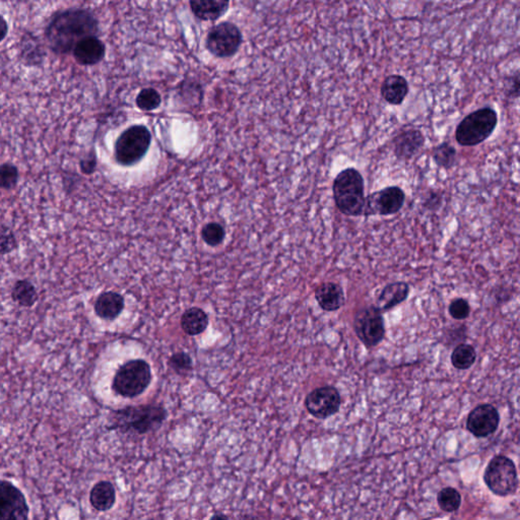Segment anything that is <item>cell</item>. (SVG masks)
Instances as JSON below:
<instances>
[{
	"instance_id": "1",
	"label": "cell",
	"mask_w": 520,
	"mask_h": 520,
	"mask_svg": "<svg viewBox=\"0 0 520 520\" xmlns=\"http://www.w3.org/2000/svg\"><path fill=\"white\" fill-rule=\"evenodd\" d=\"M98 32V20L91 11L70 9L53 16L46 28V39L54 53L68 54L78 42Z\"/></svg>"
},
{
	"instance_id": "2",
	"label": "cell",
	"mask_w": 520,
	"mask_h": 520,
	"mask_svg": "<svg viewBox=\"0 0 520 520\" xmlns=\"http://www.w3.org/2000/svg\"><path fill=\"white\" fill-rule=\"evenodd\" d=\"M166 418L167 410L161 405H129L111 413L107 429L144 435L160 428Z\"/></svg>"
},
{
	"instance_id": "3",
	"label": "cell",
	"mask_w": 520,
	"mask_h": 520,
	"mask_svg": "<svg viewBox=\"0 0 520 520\" xmlns=\"http://www.w3.org/2000/svg\"><path fill=\"white\" fill-rule=\"evenodd\" d=\"M334 203L343 215L363 216L365 208V181L360 171L346 168L336 175L332 184Z\"/></svg>"
},
{
	"instance_id": "4",
	"label": "cell",
	"mask_w": 520,
	"mask_h": 520,
	"mask_svg": "<svg viewBox=\"0 0 520 520\" xmlns=\"http://www.w3.org/2000/svg\"><path fill=\"white\" fill-rule=\"evenodd\" d=\"M498 124V114L491 107H483L465 116L455 130V139L462 147H474L488 139Z\"/></svg>"
},
{
	"instance_id": "5",
	"label": "cell",
	"mask_w": 520,
	"mask_h": 520,
	"mask_svg": "<svg viewBox=\"0 0 520 520\" xmlns=\"http://www.w3.org/2000/svg\"><path fill=\"white\" fill-rule=\"evenodd\" d=\"M152 377L151 366L147 361L142 359L127 361L114 375L113 391L122 398H137L148 389Z\"/></svg>"
},
{
	"instance_id": "6",
	"label": "cell",
	"mask_w": 520,
	"mask_h": 520,
	"mask_svg": "<svg viewBox=\"0 0 520 520\" xmlns=\"http://www.w3.org/2000/svg\"><path fill=\"white\" fill-rule=\"evenodd\" d=\"M151 142V132L144 125L127 128L116 141V161L122 166L139 163L148 153Z\"/></svg>"
},
{
	"instance_id": "7",
	"label": "cell",
	"mask_w": 520,
	"mask_h": 520,
	"mask_svg": "<svg viewBox=\"0 0 520 520\" xmlns=\"http://www.w3.org/2000/svg\"><path fill=\"white\" fill-rule=\"evenodd\" d=\"M484 479L487 487L498 496L512 495L519 487L514 462L504 455H498L489 462Z\"/></svg>"
},
{
	"instance_id": "8",
	"label": "cell",
	"mask_w": 520,
	"mask_h": 520,
	"mask_svg": "<svg viewBox=\"0 0 520 520\" xmlns=\"http://www.w3.org/2000/svg\"><path fill=\"white\" fill-rule=\"evenodd\" d=\"M354 331L366 348L378 346L386 336V324L381 311L375 305L361 308L354 317Z\"/></svg>"
},
{
	"instance_id": "9",
	"label": "cell",
	"mask_w": 520,
	"mask_h": 520,
	"mask_svg": "<svg viewBox=\"0 0 520 520\" xmlns=\"http://www.w3.org/2000/svg\"><path fill=\"white\" fill-rule=\"evenodd\" d=\"M242 34L238 27L229 21L213 27L206 38V48L217 57H231L238 52Z\"/></svg>"
},
{
	"instance_id": "10",
	"label": "cell",
	"mask_w": 520,
	"mask_h": 520,
	"mask_svg": "<svg viewBox=\"0 0 520 520\" xmlns=\"http://www.w3.org/2000/svg\"><path fill=\"white\" fill-rule=\"evenodd\" d=\"M405 193L400 186H388L366 196L363 216L396 215L403 208Z\"/></svg>"
},
{
	"instance_id": "11",
	"label": "cell",
	"mask_w": 520,
	"mask_h": 520,
	"mask_svg": "<svg viewBox=\"0 0 520 520\" xmlns=\"http://www.w3.org/2000/svg\"><path fill=\"white\" fill-rule=\"evenodd\" d=\"M28 512L27 499L20 489L0 479V520H28Z\"/></svg>"
},
{
	"instance_id": "12",
	"label": "cell",
	"mask_w": 520,
	"mask_h": 520,
	"mask_svg": "<svg viewBox=\"0 0 520 520\" xmlns=\"http://www.w3.org/2000/svg\"><path fill=\"white\" fill-rule=\"evenodd\" d=\"M341 405V394L334 386L318 387L308 393L305 400V407L309 414L320 420L336 415Z\"/></svg>"
},
{
	"instance_id": "13",
	"label": "cell",
	"mask_w": 520,
	"mask_h": 520,
	"mask_svg": "<svg viewBox=\"0 0 520 520\" xmlns=\"http://www.w3.org/2000/svg\"><path fill=\"white\" fill-rule=\"evenodd\" d=\"M500 423V415L493 405L484 403L474 408L467 417V428L474 437L485 438L495 433Z\"/></svg>"
},
{
	"instance_id": "14",
	"label": "cell",
	"mask_w": 520,
	"mask_h": 520,
	"mask_svg": "<svg viewBox=\"0 0 520 520\" xmlns=\"http://www.w3.org/2000/svg\"><path fill=\"white\" fill-rule=\"evenodd\" d=\"M425 135L415 128L401 130L393 139L394 156L400 161H410L424 148Z\"/></svg>"
},
{
	"instance_id": "15",
	"label": "cell",
	"mask_w": 520,
	"mask_h": 520,
	"mask_svg": "<svg viewBox=\"0 0 520 520\" xmlns=\"http://www.w3.org/2000/svg\"><path fill=\"white\" fill-rule=\"evenodd\" d=\"M105 44L97 36L87 37L75 45L73 56L82 65H95L105 57Z\"/></svg>"
},
{
	"instance_id": "16",
	"label": "cell",
	"mask_w": 520,
	"mask_h": 520,
	"mask_svg": "<svg viewBox=\"0 0 520 520\" xmlns=\"http://www.w3.org/2000/svg\"><path fill=\"white\" fill-rule=\"evenodd\" d=\"M315 299L322 310L327 312L338 311L345 305L344 290L336 282H327L315 290Z\"/></svg>"
},
{
	"instance_id": "17",
	"label": "cell",
	"mask_w": 520,
	"mask_h": 520,
	"mask_svg": "<svg viewBox=\"0 0 520 520\" xmlns=\"http://www.w3.org/2000/svg\"><path fill=\"white\" fill-rule=\"evenodd\" d=\"M124 306V297L116 292L109 291L100 294L95 302L94 309L97 317L111 322L120 317Z\"/></svg>"
},
{
	"instance_id": "18",
	"label": "cell",
	"mask_w": 520,
	"mask_h": 520,
	"mask_svg": "<svg viewBox=\"0 0 520 520\" xmlns=\"http://www.w3.org/2000/svg\"><path fill=\"white\" fill-rule=\"evenodd\" d=\"M382 98L386 100L391 105H401L410 92L408 82L400 75H391L384 78L382 82L381 89Z\"/></svg>"
},
{
	"instance_id": "19",
	"label": "cell",
	"mask_w": 520,
	"mask_h": 520,
	"mask_svg": "<svg viewBox=\"0 0 520 520\" xmlns=\"http://www.w3.org/2000/svg\"><path fill=\"white\" fill-rule=\"evenodd\" d=\"M410 294V287L407 282H396L387 285L382 290L381 293L377 299L376 307L382 313L393 309L396 306L405 302Z\"/></svg>"
},
{
	"instance_id": "20",
	"label": "cell",
	"mask_w": 520,
	"mask_h": 520,
	"mask_svg": "<svg viewBox=\"0 0 520 520\" xmlns=\"http://www.w3.org/2000/svg\"><path fill=\"white\" fill-rule=\"evenodd\" d=\"M116 501L115 488L110 482L102 481L92 487L90 494V502L98 511H108Z\"/></svg>"
},
{
	"instance_id": "21",
	"label": "cell",
	"mask_w": 520,
	"mask_h": 520,
	"mask_svg": "<svg viewBox=\"0 0 520 520\" xmlns=\"http://www.w3.org/2000/svg\"><path fill=\"white\" fill-rule=\"evenodd\" d=\"M192 13L199 20L216 21L224 16L229 9V1H217V0H199L190 1Z\"/></svg>"
},
{
	"instance_id": "22",
	"label": "cell",
	"mask_w": 520,
	"mask_h": 520,
	"mask_svg": "<svg viewBox=\"0 0 520 520\" xmlns=\"http://www.w3.org/2000/svg\"><path fill=\"white\" fill-rule=\"evenodd\" d=\"M208 325V317L201 308H189L181 317V329L185 334L194 336L206 331Z\"/></svg>"
},
{
	"instance_id": "23",
	"label": "cell",
	"mask_w": 520,
	"mask_h": 520,
	"mask_svg": "<svg viewBox=\"0 0 520 520\" xmlns=\"http://www.w3.org/2000/svg\"><path fill=\"white\" fill-rule=\"evenodd\" d=\"M11 296L14 303L25 308L33 307L39 300L36 287L28 280H18L14 282Z\"/></svg>"
},
{
	"instance_id": "24",
	"label": "cell",
	"mask_w": 520,
	"mask_h": 520,
	"mask_svg": "<svg viewBox=\"0 0 520 520\" xmlns=\"http://www.w3.org/2000/svg\"><path fill=\"white\" fill-rule=\"evenodd\" d=\"M477 360L476 349L472 345L462 344L457 346L451 354V363L457 370H467Z\"/></svg>"
},
{
	"instance_id": "25",
	"label": "cell",
	"mask_w": 520,
	"mask_h": 520,
	"mask_svg": "<svg viewBox=\"0 0 520 520\" xmlns=\"http://www.w3.org/2000/svg\"><path fill=\"white\" fill-rule=\"evenodd\" d=\"M457 149L448 142H443L433 149L432 158L438 167L450 170L455 167L457 162Z\"/></svg>"
},
{
	"instance_id": "26",
	"label": "cell",
	"mask_w": 520,
	"mask_h": 520,
	"mask_svg": "<svg viewBox=\"0 0 520 520\" xmlns=\"http://www.w3.org/2000/svg\"><path fill=\"white\" fill-rule=\"evenodd\" d=\"M439 507L445 512L457 511L462 504V496L453 488H444L437 497Z\"/></svg>"
},
{
	"instance_id": "27",
	"label": "cell",
	"mask_w": 520,
	"mask_h": 520,
	"mask_svg": "<svg viewBox=\"0 0 520 520\" xmlns=\"http://www.w3.org/2000/svg\"><path fill=\"white\" fill-rule=\"evenodd\" d=\"M225 232L224 227L218 223H208L201 230V237L208 246L216 247L224 242Z\"/></svg>"
},
{
	"instance_id": "28",
	"label": "cell",
	"mask_w": 520,
	"mask_h": 520,
	"mask_svg": "<svg viewBox=\"0 0 520 520\" xmlns=\"http://www.w3.org/2000/svg\"><path fill=\"white\" fill-rule=\"evenodd\" d=\"M160 94L155 89H144L137 97V105L144 111L156 110L161 105Z\"/></svg>"
},
{
	"instance_id": "29",
	"label": "cell",
	"mask_w": 520,
	"mask_h": 520,
	"mask_svg": "<svg viewBox=\"0 0 520 520\" xmlns=\"http://www.w3.org/2000/svg\"><path fill=\"white\" fill-rule=\"evenodd\" d=\"M18 170L11 163L0 165V189H14L18 184Z\"/></svg>"
},
{
	"instance_id": "30",
	"label": "cell",
	"mask_w": 520,
	"mask_h": 520,
	"mask_svg": "<svg viewBox=\"0 0 520 520\" xmlns=\"http://www.w3.org/2000/svg\"><path fill=\"white\" fill-rule=\"evenodd\" d=\"M168 364L177 374L184 375L192 369V359L189 354L180 351L171 356Z\"/></svg>"
},
{
	"instance_id": "31",
	"label": "cell",
	"mask_w": 520,
	"mask_h": 520,
	"mask_svg": "<svg viewBox=\"0 0 520 520\" xmlns=\"http://www.w3.org/2000/svg\"><path fill=\"white\" fill-rule=\"evenodd\" d=\"M18 248V241L9 228H0V256L7 255Z\"/></svg>"
},
{
	"instance_id": "32",
	"label": "cell",
	"mask_w": 520,
	"mask_h": 520,
	"mask_svg": "<svg viewBox=\"0 0 520 520\" xmlns=\"http://www.w3.org/2000/svg\"><path fill=\"white\" fill-rule=\"evenodd\" d=\"M448 311L453 319L465 320L471 314V306L465 299L458 298L450 303Z\"/></svg>"
},
{
	"instance_id": "33",
	"label": "cell",
	"mask_w": 520,
	"mask_h": 520,
	"mask_svg": "<svg viewBox=\"0 0 520 520\" xmlns=\"http://www.w3.org/2000/svg\"><path fill=\"white\" fill-rule=\"evenodd\" d=\"M441 203H442V196L439 192L432 191L427 196L424 206L428 210H436L440 206Z\"/></svg>"
},
{
	"instance_id": "34",
	"label": "cell",
	"mask_w": 520,
	"mask_h": 520,
	"mask_svg": "<svg viewBox=\"0 0 520 520\" xmlns=\"http://www.w3.org/2000/svg\"><path fill=\"white\" fill-rule=\"evenodd\" d=\"M519 73H517L516 75H514V78H512L511 85H510V87H508L507 95L514 99L519 98Z\"/></svg>"
},
{
	"instance_id": "35",
	"label": "cell",
	"mask_w": 520,
	"mask_h": 520,
	"mask_svg": "<svg viewBox=\"0 0 520 520\" xmlns=\"http://www.w3.org/2000/svg\"><path fill=\"white\" fill-rule=\"evenodd\" d=\"M95 168H96V159H87V160L82 161L80 162V169L85 174H91L94 172Z\"/></svg>"
},
{
	"instance_id": "36",
	"label": "cell",
	"mask_w": 520,
	"mask_h": 520,
	"mask_svg": "<svg viewBox=\"0 0 520 520\" xmlns=\"http://www.w3.org/2000/svg\"><path fill=\"white\" fill-rule=\"evenodd\" d=\"M7 33H9V26H7L6 21L4 20V16H0V42L6 39Z\"/></svg>"
},
{
	"instance_id": "37",
	"label": "cell",
	"mask_w": 520,
	"mask_h": 520,
	"mask_svg": "<svg viewBox=\"0 0 520 520\" xmlns=\"http://www.w3.org/2000/svg\"><path fill=\"white\" fill-rule=\"evenodd\" d=\"M211 520H230L229 517L227 516V515L224 514H221V512H218V514H213V517H211Z\"/></svg>"
},
{
	"instance_id": "38",
	"label": "cell",
	"mask_w": 520,
	"mask_h": 520,
	"mask_svg": "<svg viewBox=\"0 0 520 520\" xmlns=\"http://www.w3.org/2000/svg\"><path fill=\"white\" fill-rule=\"evenodd\" d=\"M240 520H261L258 517L254 516V515H244Z\"/></svg>"
}]
</instances>
